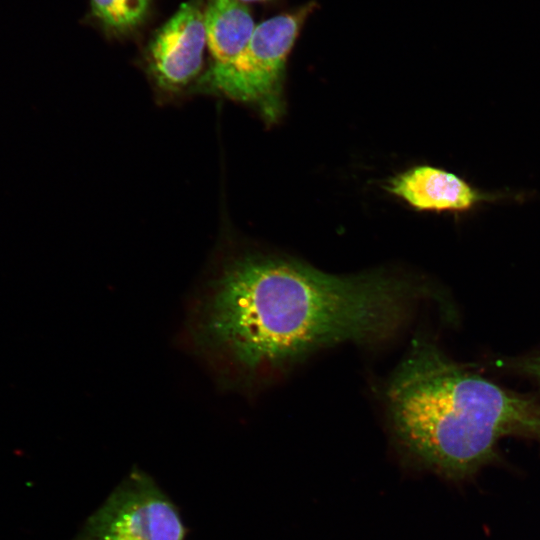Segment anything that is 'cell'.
Returning <instances> with one entry per match:
<instances>
[{
  "instance_id": "7a4b0ae2",
  "label": "cell",
  "mask_w": 540,
  "mask_h": 540,
  "mask_svg": "<svg viewBox=\"0 0 540 540\" xmlns=\"http://www.w3.org/2000/svg\"><path fill=\"white\" fill-rule=\"evenodd\" d=\"M384 398L400 444L449 476L471 474L491 461L503 437L540 441V401L468 369L427 339L413 340Z\"/></svg>"
},
{
  "instance_id": "6da1fadb",
  "label": "cell",
  "mask_w": 540,
  "mask_h": 540,
  "mask_svg": "<svg viewBox=\"0 0 540 540\" xmlns=\"http://www.w3.org/2000/svg\"><path fill=\"white\" fill-rule=\"evenodd\" d=\"M429 292L388 272L337 275L248 253L224 259L196 285L181 341L219 387L252 391L323 348L389 340Z\"/></svg>"
},
{
  "instance_id": "ba28073f",
  "label": "cell",
  "mask_w": 540,
  "mask_h": 540,
  "mask_svg": "<svg viewBox=\"0 0 540 540\" xmlns=\"http://www.w3.org/2000/svg\"><path fill=\"white\" fill-rule=\"evenodd\" d=\"M91 13L108 32L125 34L145 19L150 0H90Z\"/></svg>"
},
{
  "instance_id": "30bf717a",
  "label": "cell",
  "mask_w": 540,
  "mask_h": 540,
  "mask_svg": "<svg viewBox=\"0 0 540 540\" xmlns=\"http://www.w3.org/2000/svg\"><path fill=\"white\" fill-rule=\"evenodd\" d=\"M245 3H248V2H257V1H265V0H241Z\"/></svg>"
},
{
  "instance_id": "52a82bcc",
  "label": "cell",
  "mask_w": 540,
  "mask_h": 540,
  "mask_svg": "<svg viewBox=\"0 0 540 540\" xmlns=\"http://www.w3.org/2000/svg\"><path fill=\"white\" fill-rule=\"evenodd\" d=\"M204 21L207 47L213 57L211 66L231 63L256 27L248 6L241 0H208Z\"/></svg>"
},
{
  "instance_id": "8992f818",
  "label": "cell",
  "mask_w": 540,
  "mask_h": 540,
  "mask_svg": "<svg viewBox=\"0 0 540 540\" xmlns=\"http://www.w3.org/2000/svg\"><path fill=\"white\" fill-rule=\"evenodd\" d=\"M387 189L422 211L463 212L499 197L479 191L454 173L431 166H417L397 175Z\"/></svg>"
},
{
  "instance_id": "277c9868",
  "label": "cell",
  "mask_w": 540,
  "mask_h": 540,
  "mask_svg": "<svg viewBox=\"0 0 540 540\" xmlns=\"http://www.w3.org/2000/svg\"><path fill=\"white\" fill-rule=\"evenodd\" d=\"M186 529L170 498L133 468L92 513L76 540H184Z\"/></svg>"
},
{
  "instance_id": "9c48e42d",
  "label": "cell",
  "mask_w": 540,
  "mask_h": 540,
  "mask_svg": "<svg viewBox=\"0 0 540 540\" xmlns=\"http://www.w3.org/2000/svg\"><path fill=\"white\" fill-rule=\"evenodd\" d=\"M495 366L540 382V350L522 356L498 360L495 362Z\"/></svg>"
},
{
  "instance_id": "5b68a950",
  "label": "cell",
  "mask_w": 540,
  "mask_h": 540,
  "mask_svg": "<svg viewBox=\"0 0 540 540\" xmlns=\"http://www.w3.org/2000/svg\"><path fill=\"white\" fill-rule=\"evenodd\" d=\"M207 37L204 11L196 1L183 3L157 31L149 47V64L158 85L178 90L201 71Z\"/></svg>"
},
{
  "instance_id": "3957f363",
  "label": "cell",
  "mask_w": 540,
  "mask_h": 540,
  "mask_svg": "<svg viewBox=\"0 0 540 540\" xmlns=\"http://www.w3.org/2000/svg\"><path fill=\"white\" fill-rule=\"evenodd\" d=\"M314 6L309 3L256 25L247 45L231 63L208 69L205 84L233 99L255 103L268 119H275L282 107L286 59Z\"/></svg>"
}]
</instances>
